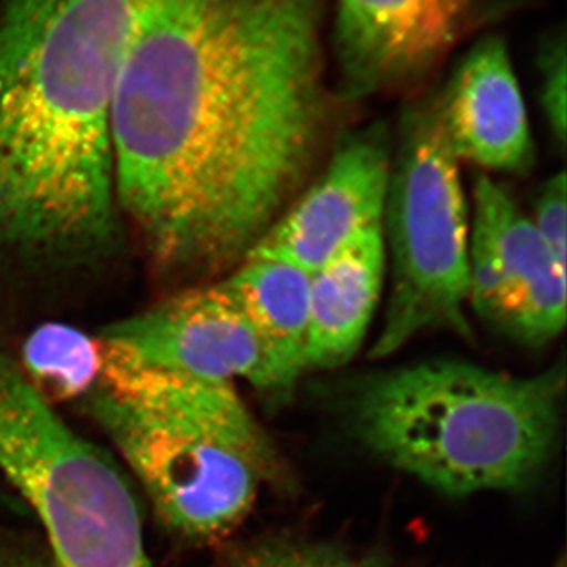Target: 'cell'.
<instances>
[{
	"instance_id": "5b68a950",
	"label": "cell",
	"mask_w": 567,
	"mask_h": 567,
	"mask_svg": "<svg viewBox=\"0 0 567 567\" xmlns=\"http://www.w3.org/2000/svg\"><path fill=\"white\" fill-rule=\"evenodd\" d=\"M398 140L383 216L390 297L372 360L390 357L424 331L475 339L466 316L468 207L434 91L405 107Z\"/></svg>"
},
{
	"instance_id": "6da1fadb",
	"label": "cell",
	"mask_w": 567,
	"mask_h": 567,
	"mask_svg": "<svg viewBox=\"0 0 567 567\" xmlns=\"http://www.w3.org/2000/svg\"><path fill=\"white\" fill-rule=\"evenodd\" d=\"M323 0H164L112 103L123 224L174 278L234 270L315 173L333 126Z\"/></svg>"
},
{
	"instance_id": "8fae6325",
	"label": "cell",
	"mask_w": 567,
	"mask_h": 567,
	"mask_svg": "<svg viewBox=\"0 0 567 567\" xmlns=\"http://www.w3.org/2000/svg\"><path fill=\"white\" fill-rule=\"evenodd\" d=\"M458 162L503 174H527L535 142L509 48L488 35L470 48L434 91Z\"/></svg>"
},
{
	"instance_id": "8992f818",
	"label": "cell",
	"mask_w": 567,
	"mask_h": 567,
	"mask_svg": "<svg viewBox=\"0 0 567 567\" xmlns=\"http://www.w3.org/2000/svg\"><path fill=\"white\" fill-rule=\"evenodd\" d=\"M473 203L468 306L517 344L547 346L565 330L566 267L502 183L477 175Z\"/></svg>"
},
{
	"instance_id": "7a4b0ae2",
	"label": "cell",
	"mask_w": 567,
	"mask_h": 567,
	"mask_svg": "<svg viewBox=\"0 0 567 567\" xmlns=\"http://www.w3.org/2000/svg\"><path fill=\"white\" fill-rule=\"evenodd\" d=\"M99 339L102 374L84 404L171 533L212 543L244 520L264 481L292 492L289 466L234 383L147 364Z\"/></svg>"
},
{
	"instance_id": "277c9868",
	"label": "cell",
	"mask_w": 567,
	"mask_h": 567,
	"mask_svg": "<svg viewBox=\"0 0 567 567\" xmlns=\"http://www.w3.org/2000/svg\"><path fill=\"white\" fill-rule=\"evenodd\" d=\"M0 476L43 529L52 567H153L136 495L0 350Z\"/></svg>"
},
{
	"instance_id": "e0dca14e",
	"label": "cell",
	"mask_w": 567,
	"mask_h": 567,
	"mask_svg": "<svg viewBox=\"0 0 567 567\" xmlns=\"http://www.w3.org/2000/svg\"><path fill=\"white\" fill-rule=\"evenodd\" d=\"M567 188L565 171L551 175L537 193L532 221L544 238L555 259L566 267Z\"/></svg>"
},
{
	"instance_id": "52a82bcc",
	"label": "cell",
	"mask_w": 567,
	"mask_h": 567,
	"mask_svg": "<svg viewBox=\"0 0 567 567\" xmlns=\"http://www.w3.org/2000/svg\"><path fill=\"white\" fill-rule=\"evenodd\" d=\"M484 0H334L331 44L341 102L412 87L468 31Z\"/></svg>"
},
{
	"instance_id": "9a60e30c",
	"label": "cell",
	"mask_w": 567,
	"mask_h": 567,
	"mask_svg": "<svg viewBox=\"0 0 567 567\" xmlns=\"http://www.w3.org/2000/svg\"><path fill=\"white\" fill-rule=\"evenodd\" d=\"M224 567H390L374 555H357L327 543L274 536L234 550Z\"/></svg>"
},
{
	"instance_id": "4fadbf2b",
	"label": "cell",
	"mask_w": 567,
	"mask_h": 567,
	"mask_svg": "<svg viewBox=\"0 0 567 567\" xmlns=\"http://www.w3.org/2000/svg\"><path fill=\"white\" fill-rule=\"evenodd\" d=\"M221 282L244 308L264 347L265 401L287 404L306 372L311 274L274 257L248 254Z\"/></svg>"
},
{
	"instance_id": "7c38bea8",
	"label": "cell",
	"mask_w": 567,
	"mask_h": 567,
	"mask_svg": "<svg viewBox=\"0 0 567 567\" xmlns=\"http://www.w3.org/2000/svg\"><path fill=\"white\" fill-rule=\"evenodd\" d=\"M385 274L383 227L361 234L312 271L306 372L341 368L360 352L382 297Z\"/></svg>"
},
{
	"instance_id": "ffe728a7",
	"label": "cell",
	"mask_w": 567,
	"mask_h": 567,
	"mask_svg": "<svg viewBox=\"0 0 567 567\" xmlns=\"http://www.w3.org/2000/svg\"><path fill=\"white\" fill-rule=\"evenodd\" d=\"M2 2H3V0H0V7H2Z\"/></svg>"
},
{
	"instance_id": "5bb4252c",
	"label": "cell",
	"mask_w": 567,
	"mask_h": 567,
	"mask_svg": "<svg viewBox=\"0 0 567 567\" xmlns=\"http://www.w3.org/2000/svg\"><path fill=\"white\" fill-rule=\"evenodd\" d=\"M20 365L48 401L84 399L102 374V342L71 324H40L25 339Z\"/></svg>"
},
{
	"instance_id": "2e32d148",
	"label": "cell",
	"mask_w": 567,
	"mask_h": 567,
	"mask_svg": "<svg viewBox=\"0 0 567 567\" xmlns=\"http://www.w3.org/2000/svg\"><path fill=\"white\" fill-rule=\"evenodd\" d=\"M566 37L554 33L544 41L537 55L539 104L551 134L561 151L566 147Z\"/></svg>"
},
{
	"instance_id": "d6986e66",
	"label": "cell",
	"mask_w": 567,
	"mask_h": 567,
	"mask_svg": "<svg viewBox=\"0 0 567 567\" xmlns=\"http://www.w3.org/2000/svg\"><path fill=\"white\" fill-rule=\"evenodd\" d=\"M6 498L11 499V498H9V496L0 495V506H10V507L13 506L14 509H18V505H14V503L6 502ZM13 502H18V499H13Z\"/></svg>"
},
{
	"instance_id": "3957f363",
	"label": "cell",
	"mask_w": 567,
	"mask_h": 567,
	"mask_svg": "<svg viewBox=\"0 0 567 567\" xmlns=\"http://www.w3.org/2000/svg\"><path fill=\"white\" fill-rule=\"evenodd\" d=\"M565 364L513 377L432 360L353 380L346 416L388 464L451 496L528 487L554 454Z\"/></svg>"
},
{
	"instance_id": "9c48e42d",
	"label": "cell",
	"mask_w": 567,
	"mask_h": 567,
	"mask_svg": "<svg viewBox=\"0 0 567 567\" xmlns=\"http://www.w3.org/2000/svg\"><path fill=\"white\" fill-rule=\"evenodd\" d=\"M100 338L144 363L212 382L246 380L264 399L268 369L251 320L221 281L175 293Z\"/></svg>"
},
{
	"instance_id": "30bf717a",
	"label": "cell",
	"mask_w": 567,
	"mask_h": 567,
	"mask_svg": "<svg viewBox=\"0 0 567 567\" xmlns=\"http://www.w3.org/2000/svg\"><path fill=\"white\" fill-rule=\"evenodd\" d=\"M164 0H3L0 61L115 85L142 25Z\"/></svg>"
},
{
	"instance_id": "ac0fdd59",
	"label": "cell",
	"mask_w": 567,
	"mask_h": 567,
	"mask_svg": "<svg viewBox=\"0 0 567 567\" xmlns=\"http://www.w3.org/2000/svg\"><path fill=\"white\" fill-rule=\"evenodd\" d=\"M0 567H52L48 551L24 544L0 543Z\"/></svg>"
},
{
	"instance_id": "ba28073f",
	"label": "cell",
	"mask_w": 567,
	"mask_h": 567,
	"mask_svg": "<svg viewBox=\"0 0 567 567\" xmlns=\"http://www.w3.org/2000/svg\"><path fill=\"white\" fill-rule=\"evenodd\" d=\"M391 163L393 141L383 123L339 137L323 173L305 186L248 254L312 274L361 234L383 227Z\"/></svg>"
}]
</instances>
